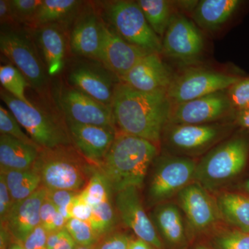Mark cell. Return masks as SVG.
<instances>
[{
    "instance_id": "cell-25",
    "label": "cell",
    "mask_w": 249,
    "mask_h": 249,
    "mask_svg": "<svg viewBox=\"0 0 249 249\" xmlns=\"http://www.w3.org/2000/svg\"><path fill=\"white\" fill-rule=\"evenodd\" d=\"M40 148L33 146L1 134L0 167L1 170H25L32 168L38 157Z\"/></svg>"
},
{
    "instance_id": "cell-23",
    "label": "cell",
    "mask_w": 249,
    "mask_h": 249,
    "mask_svg": "<svg viewBox=\"0 0 249 249\" xmlns=\"http://www.w3.org/2000/svg\"><path fill=\"white\" fill-rule=\"evenodd\" d=\"M183 214L178 205L169 201L157 205L150 214L157 233L170 245H181L186 240Z\"/></svg>"
},
{
    "instance_id": "cell-43",
    "label": "cell",
    "mask_w": 249,
    "mask_h": 249,
    "mask_svg": "<svg viewBox=\"0 0 249 249\" xmlns=\"http://www.w3.org/2000/svg\"><path fill=\"white\" fill-rule=\"evenodd\" d=\"M93 208L85 202L80 196V193L77 195L73 201L71 208V218L89 222L92 214Z\"/></svg>"
},
{
    "instance_id": "cell-4",
    "label": "cell",
    "mask_w": 249,
    "mask_h": 249,
    "mask_svg": "<svg viewBox=\"0 0 249 249\" xmlns=\"http://www.w3.org/2000/svg\"><path fill=\"white\" fill-rule=\"evenodd\" d=\"M96 166L72 145H65L40 149L33 168L47 189L80 192L86 186Z\"/></svg>"
},
{
    "instance_id": "cell-28",
    "label": "cell",
    "mask_w": 249,
    "mask_h": 249,
    "mask_svg": "<svg viewBox=\"0 0 249 249\" xmlns=\"http://www.w3.org/2000/svg\"><path fill=\"white\" fill-rule=\"evenodd\" d=\"M80 3L77 0H42L31 23L40 27L65 22L76 12Z\"/></svg>"
},
{
    "instance_id": "cell-46",
    "label": "cell",
    "mask_w": 249,
    "mask_h": 249,
    "mask_svg": "<svg viewBox=\"0 0 249 249\" xmlns=\"http://www.w3.org/2000/svg\"><path fill=\"white\" fill-rule=\"evenodd\" d=\"M78 246L66 229H65L61 238L52 249H76Z\"/></svg>"
},
{
    "instance_id": "cell-13",
    "label": "cell",
    "mask_w": 249,
    "mask_h": 249,
    "mask_svg": "<svg viewBox=\"0 0 249 249\" xmlns=\"http://www.w3.org/2000/svg\"><path fill=\"white\" fill-rule=\"evenodd\" d=\"M177 199L190 227L197 233L213 230L221 221L215 197L198 183H190Z\"/></svg>"
},
{
    "instance_id": "cell-50",
    "label": "cell",
    "mask_w": 249,
    "mask_h": 249,
    "mask_svg": "<svg viewBox=\"0 0 249 249\" xmlns=\"http://www.w3.org/2000/svg\"><path fill=\"white\" fill-rule=\"evenodd\" d=\"M76 249H95L94 246L93 247H82V246H78Z\"/></svg>"
},
{
    "instance_id": "cell-20",
    "label": "cell",
    "mask_w": 249,
    "mask_h": 249,
    "mask_svg": "<svg viewBox=\"0 0 249 249\" xmlns=\"http://www.w3.org/2000/svg\"><path fill=\"white\" fill-rule=\"evenodd\" d=\"M242 3L240 0H201L192 13V18L200 29L216 32L235 17Z\"/></svg>"
},
{
    "instance_id": "cell-5",
    "label": "cell",
    "mask_w": 249,
    "mask_h": 249,
    "mask_svg": "<svg viewBox=\"0 0 249 249\" xmlns=\"http://www.w3.org/2000/svg\"><path fill=\"white\" fill-rule=\"evenodd\" d=\"M235 127L233 121L199 124H168L160 145L166 154L195 159L230 137Z\"/></svg>"
},
{
    "instance_id": "cell-42",
    "label": "cell",
    "mask_w": 249,
    "mask_h": 249,
    "mask_svg": "<svg viewBox=\"0 0 249 249\" xmlns=\"http://www.w3.org/2000/svg\"><path fill=\"white\" fill-rule=\"evenodd\" d=\"M14 202L4 178L0 175V219L1 225L5 224Z\"/></svg>"
},
{
    "instance_id": "cell-2",
    "label": "cell",
    "mask_w": 249,
    "mask_h": 249,
    "mask_svg": "<svg viewBox=\"0 0 249 249\" xmlns=\"http://www.w3.org/2000/svg\"><path fill=\"white\" fill-rule=\"evenodd\" d=\"M159 148L146 139L116 132L112 145L98 168L114 193L130 187L140 188L158 157Z\"/></svg>"
},
{
    "instance_id": "cell-36",
    "label": "cell",
    "mask_w": 249,
    "mask_h": 249,
    "mask_svg": "<svg viewBox=\"0 0 249 249\" xmlns=\"http://www.w3.org/2000/svg\"><path fill=\"white\" fill-rule=\"evenodd\" d=\"M67 220L47 198L41 206L40 224L47 233L65 229Z\"/></svg>"
},
{
    "instance_id": "cell-39",
    "label": "cell",
    "mask_w": 249,
    "mask_h": 249,
    "mask_svg": "<svg viewBox=\"0 0 249 249\" xmlns=\"http://www.w3.org/2000/svg\"><path fill=\"white\" fill-rule=\"evenodd\" d=\"M9 3L15 20L31 23L42 0H11Z\"/></svg>"
},
{
    "instance_id": "cell-9",
    "label": "cell",
    "mask_w": 249,
    "mask_h": 249,
    "mask_svg": "<svg viewBox=\"0 0 249 249\" xmlns=\"http://www.w3.org/2000/svg\"><path fill=\"white\" fill-rule=\"evenodd\" d=\"M108 16L124 40L149 53H162V41L152 30L137 1H113L108 8Z\"/></svg>"
},
{
    "instance_id": "cell-44",
    "label": "cell",
    "mask_w": 249,
    "mask_h": 249,
    "mask_svg": "<svg viewBox=\"0 0 249 249\" xmlns=\"http://www.w3.org/2000/svg\"><path fill=\"white\" fill-rule=\"evenodd\" d=\"M233 123L242 130L249 131V107L236 112Z\"/></svg>"
},
{
    "instance_id": "cell-11",
    "label": "cell",
    "mask_w": 249,
    "mask_h": 249,
    "mask_svg": "<svg viewBox=\"0 0 249 249\" xmlns=\"http://www.w3.org/2000/svg\"><path fill=\"white\" fill-rule=\"evenodd\" d=\"M236 112L227 90L172 105L168 124H209L233 121Z\"/></svg>"
},
{
    "instance_id": "cell-48",
    "label": "cell",
    "mask_w": 249,
    "mask_h": 249,
    "mask_svg": "<svg viewBox=\"0 0 249 249\" xmlns=\"http://www.w3.org/2000/svg\"><path fill=\"white\" fill-rule=\"evenodd\" d=\"M238 188L240 190L241 193H245L249 196V178L241 183L239 185Z\"/></svg>"
},
{
    "instance_id": "cell-21",
    "label": "cell",
    "mask_w": 249,
    "mask_h": 249,
    "mask_svg": "<svg viewBox=\"0 0 249 249\" xmlns=\"http://www.w3.org/2000/svg\"><path fill=\"white\" fill-rule=\"evenodd\" d=\"M69 81L73 88L105 106L112 107L116 85L113 86L111 80L102 72L90 67H78L70 73Z\"/></svg>"
},
{
    "instance_id": "cell-32",
    "label": "cell",
    "mask_w": 249,
    "mask_h": 249,
    "mask_svg": "<svg viewBox=\"0 0 249 249\" xmlns=\"http://www.w3.org/2000/svg\"><path fill=\"white\" fill-rule=\"evenodd\" d=\"M89 224L100 237L110 233L115 225L116 214L111 199L93 206Z\"/></svg>"
},
{
    "instance_id": "cell-37",
    "label": "cell",
    "mask_w": 249,
    "mask_h": 249,
    "mask_svg": "<svg viewBox=\"0 0 249 249\" xmlns=\"http://www.w3.org/2000/svg\"><path fill=\"white\" fill-rule=\"evenodd\" d=\"M235 112L249 107V76H242L227 90Z\"/></svg>"
},
{
    "instance_id": "cell-14",
    "label": "cell",
    "mask_w": 249,
    "mask_h": 249,
    "mask_svg": "<svg viewBox=\"0 0 249 249\" xmlns=\"http://www.w3.org/2000/svg\"><path fill=\"white\" fill-rule=\"evenodd\" d=\"M0 50L33 86L40 89L45 85V68L35 49L24 36L13 31H1Z\"/></svg>"
},
{
    "instance_id": "cell-34",
    "label": "cell",
    "mask_w": 249,
    "mask_h": 249,
    "mask_svg": "<svg viewBox=\"0 0 249 249\" xmlns=\"http://www.w3.org/2000/svg\"><path fill=\"white\" fill-rule=\"evenodd\" d=\"M215 249H249V233L232 229L219 230L213 238Z\"/></svg>"
},
{
    "instance_id": "cell-18",
    "label": "cell",
    "mask_w": 249,
    "mask_h": 249,
    "mask_svg": "<svg viewBox=\"0 0 249 249\" xmlns=\"http://www.w3.org/2000/svg\"><path fill=\"white\" fill-rule=\"evenodd\" d=\"M67 129L77 150L88 161L98 166L115 139L114 128L66 120Z\"/></svg>"
},
{
    "instance_id": "cell-6",
    "label": "cell",
    "mask_w": 249,
    "mask_h": 249,
    "mask_svg": "<svg viewBox=\"0 0 249 249\" xmlns=\"http://www.w3.org/2000/svg\"><path fill=\"white\" fill-rule=\"evenodd\" d=\"M197 161L195 159L163 154L154 160L147 196L150 204L168 202L194 181Z\"/></svg>"
},
{
    "instance_id": "cell-29",
    "label": "cell",
    "mask_w": 249,
    "mask_h": 249,
    "mask_svg": "<svg viewBox=\"0 0 249 249\" xmlns=\"http://www.w3.org/2000/svg\"><path fill=\"white\" fill-rule=\"evenodd\" d=\"M137 3L152 30L163 37L175 11V4L168 0H139Z\"/></svg>"
},
{
    "instance_id": "cell-10",
    "label": "cell",
    "mask_w": 249,
    "mask_h": 249,
    "mask_svg": "<svg viewBox=\"0 0 249 249\" xmlns=\"http://www.w3.org/2000/svg\"><path fill=\"white\" fill-rule=\"evenodd\" d=\"M204 49V37L196 23L185 15L175 12L162 40V53L191 65L201 58Z\"/></svg>"
},
{
    "instance_id": "cell-27",
    "label": "cell",
    "mask_w": 249,
    "mask_h": 249,
    "mask_svg": "<svg viewBox=\"0 0 249 249\" xmlns=\"http://www.w3.org/2000/svg\"><path fill=\"white\" fill-rule=\"evenodd\" d=\"M14 202L29 197L40 186L42 181L34 168L25 170H1Z\"/></svg>"
},
{
    "instance_id": "cell-19",
    "label": "cell",
    "mask_w": 249,
    "mask_h": 249,
    "mask_svg": "<svg viewBox=\"0 0 249 249\" xmlns=\"http://www.w3.org/2000/svg\"><path fill=\"white\" fill-rule=\"evenodd\" d=\"M48 189L40 186L29 197L15 202L11 208L4 227L19 243L22 242L35 228L40 224V209Z\"/></svg>"
},
{
    "instance_id": "cell-33",
    "label": "cell",
    "mask_w": 249,
    "mask_h": 249,
    "mask_svg": "<svg viewBox=\"0 0 249 249\" xmlns=\"http://www.w3.org/2000/svg\"><path fill=\"white\" fill-rule=\"evenodd\" d=\"M65 229L78 246L93 247L101 240L89 223L71 218L67 220Z\"/></svg>"
},
{
    "instance_id": "cell-35",
    "label": "cell",
    "mask_w": 249,
    "mask_h": 249,
    "mask_svg": "<svg viewBox=\"0 0 249 249\" xmlns=\"http://www.w3.org/2000/svg\"><path fill=\"white\" fill-rule=\"evenodd\" d=\"M0 132L1 134H7L21 142L40 148L27 134L23 132L20 124L11 111L1 106H0Z\"/></svg>"
},
{
    "instance_id": "cell-51",
    "label": "cell",
    "mask_w": 249,
    "mask_h": 249,
    "mask_svg": "<svg viewBox=\"0 0 249 249\" xmlns=\"http://www.w3.org/2000/svg\"><path fill=\"white\" fill-rule=\"evenodd\" d=\"M196 249H209L206 248V247H197V248H196Z\"/></svg>"
},
{
    "instance_id": "cell-12",
    "label": "cell",
    "mask_w": 249,
    "mask_h": 249,
    "mask_svg": "<svg viewBox=\"0 0 249 249\" xmlns=\"http://www.w3.org/2000/svg\"><path fill=\"white\" fill-rule=\"evenodd\" d=\"M55 98L66 120L115 129L112 109L76 88L62 87Z\"/></svg>"
},
{
    "instance_id": "cell-47",
    "label": "cell",
    "mask_w": 249,
    "mask_h": 249,
    "mask_svg": "<svg viewBox=\"0 0 249 249\" xmlns=\"http://www.w3.org/2000/svg\"><path fill=\"white\" fill-rule=\"evenodd\" d=\"M129 249H154L151 245L137 237L135 240L131 241Z\"/></svg>"
},
{
    "instance_id": "cell-15",
    "label": "cell",
    "mask_w": 249,
    "mask_h": 249,
    "mask_svg": "<svg viewBox=\"0 0 249 249\" xmlns=\"http://www.w3.org/2000/svg\"><path fill=\"white\" fill-rule=\"evenodd\" d=\"M138 189L130 187L116 193V209L124 225L130 229L138 238L150 244L154 248L162 249L161 240L150 217L144 209Z\"/></svg>"
},
{
    "instance_id": "cell-22",
    "label": "cell",
    "mask_w": 249,
    "mask_h": 249,
    "mask_svg": "<svg viewBox=\"0 0 249 249\" xmlns=\"http://www.w3.org/2000/svg\"><path fill=\"white\" fill-rule=\"evenodd\" d=\"M102 40V21L93 13L83 15L71 31V48L73 53L98 58Z\"/></svg>"
},
{
    "instance_id": "cell-3",
    "label": "cell",
    "mask_w": 249,
    "mask_h": 249,
    "mask_svg": "<svg viewBox=\"0 0 249 249\" xmlns=\"http://www.w3.org/2000/svg\"><path fill=\"white\" fill-rule=\"evenodd\" d=\"M249 157L248 134L230 136L197 161L193 181L215 196L224 191L244 171Z\"/></svg>"
},
{
    "instance_id": "cell-30",
    "label": "cell",
    "mask_w": 249,
    "mask_h": 249,
    "mask_svg": "<svg viewBox=\"0 0 249 249\" xmlns=\"http://www.w3.org/2000/svg\"><path fill=\"white\" fill-rule=\"evenodd\" d=\"M112 192L107 178L96 166L86 186L80 192V196L93 207L111 199Z\"/></svg>"
},
{
    "instance_id": "cell-16",
    "label": "cell",
    "mask_w": 249,
    "mask_h": 249,
    "mask_svg": "<svg viewBox=\"0 0 249 249\" xmlns=\"http://www.w3.org/2000/svg\"><path fill=\"white\" fill-rule=\"evenodd\" d=\"M148 53L146 51L131 45L102 22V40L98 60L119 79Z\"/></svg>"
},
{
    "instance_id": "cell-49",
    "label": "cell",
    "mask_w": 249,
    "mask_h": 249,
    "mask_svg": "<svg viewBox=\"0 0 249 249\" xmlns=\"http://www.w3.org/2000/svg\"><path fill=\"white\" fill-rule=\"evenodd\" d=\"M9 249H25L24 248V247L22 245H21L20 243H16L14 244V245H13L11 246V247Z\"/></svg>"
},
{
    "instance_id": "cell-1",
    "label": "cell",
    "mask_w": 249,
    "mask_h": 249,
    "mask_svg": "<svg viewBox=\"0 0 249 249\" xmlns=\"http://www.w3.org/2000/svg\"><path fill=\"white\" fill-rule=\"evenodd\" d=\"M171 107L166 92H143L122 82L116 85L111 109L119 132L146 139L160 147Z\"/></svg>"
},
{
    "instance_id": "cell-8",
    "label": "cell",
    "mask_w": 249,
    "mask_h": 249,
    "mask_svg": "<svg viewBox=\"0 0 249 249\" xmlns=\"http://www.w3.org/2000/svg\"><path fill=\"white\" fill-rule=\"evenodd\" d=\"M242 76L205 67H191L174 76L167 96L172 105L225 91Z\"/></svg>"
},
{
    "instance_id": "cell-26",
    "label": "cell",
    "mask_w": 249,
    "mask_h": 249,
    "mask_svg": "<svg viewBox=\"0 0 249 249\" xmlns=\"http://www.w3.org/2000/svg\"><path fill=\"white\" fill-rule=\"evenodd\" d=\"M214 197L221 221L249 233V196L241 192L224 191Z\"/></svg>"
},
{
    "instance_id": "cell-24",
    "label": "cell",
    "mask_w": 249,
    "mask_h": 249,
    "mask_svg": "<svg viewBox=\"0 0 249 249\" xmlns=\"http://www.w3.org/2000/svg\"><path fill=\"white\" fill-rule=\"evenodd\" d=\"M57 24L40 27L37 40L40 46L49 76L59 74L65 66L66 39Z\"/></svg>"
},
{
    "instance_id": "cell-45",
    "label": "cell",
    "mask_w": 249,
    "mask_h": 249,
    "mask_svg": "<svg viewBox=\"0 0 249 249\" xmlns=\"http://www.w3.org/2000/svg\"><path fill=\"white\" fill-rule=\"evenodd\" d=\"M0 21L1 24H9L15 21L9 1L0 0Z\"/></svg>"
},
{
    "instance_id": "cell-40",
    "label": "cell",
    "mask_w": 249,
    "mask_h": 249,
    "mask_svg": "<svg viewBox=\"0 0 249 249\" xmlns=\"http://www.w3.org/2000/svg\"><path fill=\"white\" fill-rule=\"evenodd\" d=\"M132 239L123 232H112L105 235L94 246L95 249H129Z\"/></svg>"
},
{
    "instance_id": "cell-38",
    "label": "cell",
    "mask_w": 249,
    "mask_h": 249,
    "mask_svg": "<svg viewBox=\"0 0 249 249\" xmlns=\"http://www.w3.org/2000/svg\"><path fill=\"white\" fill-rule=\"evenodd\" d=\"M80 192L67 190H48L47 198L55 206L58 212L67 220H69L71 218L72 204Z\"/></svg>"
},
{
    "instance_id": "cell-17",
    "label": "cell",
    "mask_w": 249,
    "mask_h": 249,
    "mask_svg": "<svg viewBox=\"0 0 249 249\" xmlns=\"http://www.w3.org/2000/svg\"><path fill=\"white\" fill-rule=\"evenodd\" d=\"M173 78L160 54L150 53L141 58L120 80L143 92L167 93Z\"/></svg>"
},
{
    "instance_id": "cell-7",
    "label": "cell",
    "mask_w": 249,
    "mask_h": 249,
    "mask_svg": "<svg viewBox=\"0 0 249 249\" xmlns=\"http://www.w3.org/2000/svg\"><path fill=\"white\" fill-rule=\"evenodd\" d=\"M1 99L41 149H52L73 143L68 129L64 128L60 123L42 109L29 106L4 89L1 90Z\"/></svg>"
},
{
    "instance_id": "cell-41",
    "label": "cell",
    "mask_w": 249,
    "mask_h": 249,
    "mask_svg": "<svg viewBox=\"0 0 249 249\" xmlns=\"http://www.w3.org/2000/svg\"><path fill=\"white\" fill-rule=\"evenodd\" d=\"M48 233L42 226H37L20 242L25 249H47Z\"/></svg>"
},
{
    "instance_id": "cell-31",
    "label": "cell",
    "mask_w": 249,
    "mask_h": 249,
    "mask_svg": "<svg viewBox=\"0 0 249 249\" xmlns=\"http://www.w3.org/2000/svg\"><path fill=\"white\" fill-rule=\"evenodd\" d=\"M0 83L4 90L11 95L27 103L34 106L25 96V89L29 86V82L24 75L14 65H1L0 67Z\"/></svg>"
}]
</instances>
